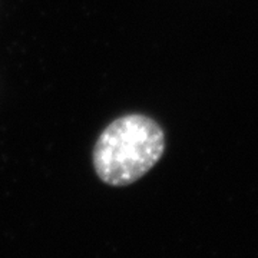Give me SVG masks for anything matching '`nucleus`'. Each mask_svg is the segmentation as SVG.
<instances>
[{
  "label": "nucleus",
  "instance_id": "nucleus-1",
  "mask_svg": "<svg viewBox=\"0 0 258 258\" xmlns=\"http://www.w3.org/2000/svg\"><path fill=\"white\" fill-rule=\"evenodd\" d=\"M165 151V135L154 119L132 113L103 129L93 149V165L105 184H134L155 166Z\"/></svg>",
  "mask_w": 258,
  "mask_h": 258
}]
</instances>
